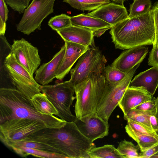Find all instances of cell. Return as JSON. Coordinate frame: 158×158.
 Listing matches in <instances>:
<instances>
[{"label": "cell", "mask_w": 158, "mask_h": 158, "mask_svg": "<svg viewBox=\"0 0 158 158\" xmlns=\"http://www.w3.org/2000/svg\"><path fill=\"white\" fill-rule=\"evenodd\" d=\"M30 140L44 143L60 150L67 158H89L87 152L96 147L79 131L74 121L59 128L45 127L31 135Z\"/></svg>", "instance_id": "1"}, {"label": "cell", "mask_w": 158, "mask_h": 158, "mask_svg": "<svg viewBox=\"0 0 158 158\" xmlns=\"http://www.w3.org/2000/svg\"><path fill=\"white\" fill-rule=\"evenodd\" d=\"M110 33L116 49L126 50L153 45L155 29L152 9L146 14L128 18L112 26Z\"/></svg>", "instance_id": "2"}, {"label": "cell", "mask_w": 158, "mask_h": 158, "mask_svg": "<svg viewBox=\"0 0 158 158\" xmlns=\"http://www.w3.org/2000/svg\"><path fill=\"white\" fill-rule=\"evenodd\" d=\"M13 118L39 120L46 127L59 128L66 121L54 115L42 114L33 105L31 99L15 88H0V124Z\"/></svg>", "instance_id": "3"}, {"label": "cell", "mask_w": 158, "mask_h": 158, "mask_svg": "<svg viewBox=\"0 0 158 158\" xmlns=\"http://www.w3.org/2000/svg\"><path fill=\"white\" fill-rule=\"evenodd\" d=\"M107 60L103 54L98 64L84 81L74 87L76 99L75 112L77 118L96 113L108 84L105 77Z\"/></svg>", "instance_id": "4"}, {"label": "cell", "mask_w": 158, "mask_h": 158, "mask_svg": "<svg viewBox=\"0 0 158 158\" xmlns=\"http://www.w3.org/2000/svg\"><path fill=\"white\" fill-rule=\"evenodd\" d=\"M41 92L45 94L58 112V116L66 121H74L77 117L70 110L75 92L73 86L69 81L54 85H41Z\"/></svg>", "instance_id": "5"}, {"label": "cell", "mask_w": 158, "mask_h": 158, "mask_svg": "<svg viewBox=\"0 0 158 158\" xmlns=\"http://www.w3.org/2000/svg\"><path fill=\"white\" fill-rule=\"evenodd\" d=\"M46 127L41 122L25 118H13L0 124V139L6 146L23 139Z\"/></svg>", "instance_id": "6"}, {"label": "cell", "mask_w": 158, "mask_h": 158, "mask_svg": "<svg viewBox=\"0 0 158 158\" xmlns=\"http://www.w3.org/2000/svg\"><path fill=\"white\" fill-rule=\"evenodd\" d=\"M4 66L16 89L30 99L41 92V85L17 61L11 52L6 56Z\"/></svg>", "instance_id": "7"}, {"label": "cell", "mask_w": 158, "mask_h": 158, "mask_svg": "<svg viewBox=\"0 0 158 158\" xmlns=\"http://www.w3.org/2000/svg\"><path fill=\"white\" fill-rule=\"evenodd\" d=\"M56 0H32L16 25L17 30L29 35L37 29L41 30L43 20L54 12Z\"/></svg>", "instance_id": "8"}, {"label": "cell", "mask_w": 158, "mask_h": 158, "mask_svg": "<svg viewBox=\"0 0 158 158\" xmlns=\"http://www.w3.org/2000/svg\"><path fill=\"white\" fill-rule=\"evenodd\" d=\"M140 64L134 67L120 82L108 84L107 90L99 101L96 112L98 115L105 121L108 122L112 112L118 105Z\"/></svg>", "instance_id": "9"}, {"label": "cell", "mask_w": 158, "mask_h": 158, "mask_svg": "<svg viewBox=\"0 0 158 158\" xmlns=\"http://www.w3.org/2000/svg\"><path fill=\"white\" fill-rule=\"evenodd\" d=\"M11 46L17 61L33 76L41 63L38 48L23 38L14 40Z\"/></svg>", "instance_id": "10"}, {"label": "cell", "mask_w": 158, "mask_h": 158, "mask_svg": "<svg viewBox=\"0 0 158 158\" xmlns=\"http://www.w3.org/2000/svg\"><path fill=\"white\" fill-rule=\"evenodd\" d=\"M98 47L89 48L79 58L75 66L71 69L69 80L73 87L85 80L98 63L102 55Z\"/></svg>", "instance_id": "11"}, {"label": "cell", "mask_w": 158, "mask_h": 158, "mask_svg": "<svg viewBox=\"0 0 158 158\" xmlns=\"http://www.w3.org/2000/svg\"><path fill=\"white\" fill-rule=\"evenodd\" d=\"M74 122L80 132L93 142L108 134V122L104 121L96 112L77 118Z\"/></svg>", "instance_id": "12"}, {"label": "cell", "mask_w": 158, "mask_h": 158, "mask_svg": "<svg viewBox=\"0 0 158 158\" xmlns=\"http://www.w3.org/2000/svg\"><path fill=\"white\" fill-rule=\"evenodd\" d=\"M148 52V47L145 46L127 49L114 60L111 66L123 72L128 73L141 63Z\"/></svg>", "instance_id": "13"}, {"label": "cell", "mask_w": 158, "mask_h": 158, "mask_svg": "<svg viewBox=\"0 0 158 158\" xmlns=\"http://www.w3.org/2000/svg\"><path fill=\"white\" fill-rule=\"evenodd\" d=\"M86 15L99 19L112 26L128 18L127 9L124 5L114 2L103 5Z\"/></svg>", "instance_id": "14"}, {"label": "cell", "mask_w": 158, "mask_h": 158, "mask_svg": "<svg viewBox=\"0 0 158 158\" xmlns=\"http://www.w3.org/2000/svg\"><path fill=\"white\" fill-rule=\"evenodd\" d=\"M64 42L65 53L56 74V78L60 80L64 78L76 61L89 48L73 42Z\"/></svg>", "instance_id": "15"}, {"label": "cell", "mask_w": 158, "mask_h": 158, "mask_svg": "<svg viewBox=\"0 0 158 158\" xmlns=\"http://www.w3.org/2000/svg\"><path fill=\"white\" fill-rule=\"evenodd\" d=\"M56 31L64 41L76 43L89 48L95 47L94 33L87 28L71 25Z\"/></svg>", "instance_id": "16"}, {"label": "cell", "mask_w": 158, "mask_h": 158, "mask_svg": "<svg viewBox=\"0 0 158 158\" xmlns=\"http://www.w3.org/2000/svg\"><path fill=\"white\" fill-rule=\"evenodd\" d=\"M66 47L65 44L48 62L44 63L35 72V79L42 85L48 84L56 78V73L64 57Z\"/></svg>", "instance_id": "17"}, {"label": "cell", "mask_w": 158, "mask_h": 158, "mask_svg": "<svg viewBox=\"0 0 158 158\" xmlns=\"http://www.w3.org/2000/svg\"><path fill=\"white\" fill-rule=\"evenodd\" d=\"M153 97V95L143 89L129 86L126 89L118 106L124 115L130 110Z\"/></svg>", "instance_id": "18"}, {"label": "cell", "mask_w": 158, "mask_h": 158, "mask_svg": "<svg viewBox=\"0 0 158 158\" xmlns=\"http://www.w3.org/2000/svg\"><path fill=\"white\" fill-rule=\"evenodd\" d=\"M71 24L89 29L93 31L94 36L100 37L112 26L96 18L81 14L70 17Z\"/></svg>", "instance_id": "19"}, {"label": "cell", "mask_w": 158, "mask_h": 158, "mask_svg": "<svg viewBox=\"0 0 158 158\" xmlns=\"http://www.w3.org/2000/svg\"><path fill=\"white\" fill-rule=\"evenodd\" d=\"M129 86L143 89L152 95L158 87V68L152 67L136 76Z\"/></svg>", "instance_id": "20"}, {"label": "cell", "mask_w": 158, "mask_h": 158, "mask_svg": "<svg viewBox=\"0 0 158 158\" xmlns=\"http://www.w3.org/2000/svg\"><path fill=\"white\" fill-rule=\"evenodd\" d=\"M125 128L128 135L137 143L140 152H143L158 143V138L141 133L127 124Z\"/></svg>", "instance_id": "21"}, {"label": "cell", "mask_w": 158, "mask_h": 158, "mask_svg": "<svg viewBox=\"0 0 158 158\" xmlns=\"http://www.w3.org/2000/svg\"><path fill=\"white\" fill-rule=\"evenodd\" d=\"M31 100L37 111L42 114L57 116L58 112L45 94L40 93L34 96Z\"/></svg>", "instance_id": "22"}, {"label": "cell", "mask_w": 158, "mask_h": 158, "mask_svg": "<svg viewBox=\"0 0 158 158\" xmlns=\"http://www.w3.org/2000/svg\"><path fill=\"white\" fill-rule=\"evenodd\" d=\"M156 112V108L153 110L148 111L133 108L130 110L126 114L124 115V118L126 120L127 118H130L142 124L149 130L155 131L151 125L150 118L152 115H155Z\"/></svg>", "instance_id": "23"}, {"label": "cell", "mask_w": 158, "mask_h": 158, "mask_svg": "<svg viewBox=\"0 0 158 158\" xmlns=\"http://www.w3.org/2000/svg\"><path fill=\"white\" fill-rule=\"evenodd\" d=\"M10 148L15 153L23 157H25L29 155H31L35 157L42 158H67L63 154L44 151L23 146H12Z\"/></svg>", "instance_id": "24"}, {"label": "cell", "mask_w": 158, "mask_h": 158, "mask_svg": "<svg viewBox=\"0 0 158 158\" xmlns=\"http://www.w3.org/2000/svg\"><path fill=\"white\" fill-rule=\"evenodd\" d=\"M87 153L89 158H123L117 148L111 144L94 147L89 150Z\"/></svg>", "instance_id": "25"}, {"label": "cell", "mask_w": 158, "mask_h": 158, "mask_svg": "<svg viewBox=\"0 0 158 158\" xmlns=\"http://www.w3.org/2000/svg\"><path fill=\"white\" fill-rule=\"evenodd\" d=\"M12 146H23L64 155L62 152L58 149L47 144L25 139H23L12 143L10 145L9 148H10Z\"/></svg>", "instance_id": "26"}, {"label": "cell", "mask_w": 158, "mask_h": 158, "mask_svg": "<svg viewBox=\"0 0 158 158\" xmlns=\"http://www.w3.org/2000/svg\"><path fill=\"white\" fill-rule=\"evenodd\" d=\"M151 6L150 0H133L130 5L128 18H132L149 12Z\"/></svg>", "instance_id": "27"}, {"label": "cell", "mask_w": 158, "mask_h": 158, "mask_svg": "<svg viewBox=\"0 0 158 158\" xmlns=\"http://www.w3.org/2000/svg\"><path fill=\"white\" fill-rule=\"evenodd\" d=\"M117 149L123 158H139V147L132 142L124 139L119 143Z\"/></svg>", "instance_id": "28"}, {"label": "cell", "mask_w": 158, "mask_h": 158, "mask_svg": "<svg viewBox=\"0 0 158 158\" xmlns=\"http://www.w3.org/2000/svg\"><path fill=\"white\" fill-rule=\"evenodd\" d=\"M70 17L65 14L56 15L49 19L48 25L56 31L62 29L72 25Z\"/></svg>", "instance_id": "29"}, {"label": "cell", "mask_w": 158, "mask_h": 158, "mask_svg": "<svg viewBox=\"0 0 158 158\" xmlns=\"http://www.w3.org/2000/svg\"><path fill=\"white\" fill-rule=\"evenodd\" d=\"M105 77L108 85L113 84L122 80L128 73H126L113 67L108 65L105 68Z\"/></svg>", "instance_id": "30"}, {"label": "cell", "mask_w": 158, "mask_h": 158, "mask_svg": "<svg viewBox=\"0 0 158 158\" xmlns=\"http://www.w3.org/2000/svg\"><path fill=\"white\" fill-rule=\"evenodd\" d=\"M73 8L81 11H93L102 5L92 3L88 0H63Z\"/></svg>", "instance_id": "31"}, {"label": "cell", "mask_w": 158, "mask_h": 158, "mask_svg": "<svg viewBox=\"0 0 158 158\" xmlns=\"http://www.w3.org/2000/svg\"><path fill=\"white\" fill-rule=\"evenodd\" d=\"M127 124L139 132L151 136L158 138V135L155 131H152L142 124L130 118H127Z\"/></svg>", "instance_id": "32"}, {"label": "cell", "mask_w": 158, "mask_h": 158, "mask_svg": "<svg viewBox=\"0 0 158 158\" xmlns=\"http://www.w3.org/2000/svg\"><path fill=\"white\" fill-rule=\"evenodd\" d=\"M4 1L14 11L19 14L23 13L29 5L31 0H4Z\"/></svg>", "instance_id": "33"}, {"label": "cell", "mask_w": 158, "mask_h": 158, "mask_svg": "<svg viewBox=\"0 0 158 158\" xmlns=\"http://www.w3.org/2000/svg\"><path fill=\"white\" fill-rule=\"evenodd\" d=\"M148 64L149 65L158 68V46L153 44L149 52Z\"/></svg>", "instance_id": "34"}, {"label": "cell", "mask_w": 158, "mask_h": 158, "mask_svg": "<svg viewBox=\"0 0 158 158\" xmlns=\"http://www.w3.org/2000/svg\"><path fill=\"white\" fill-rule=\"evenodd\" d=\"M156 98L153 96L152 99L144 102L134 108L145 111L151 110L156 108Z\"/></svg>", "instance_id": "35"}, {"label": "cell", "mask_w": 158, "mask_h": 158, "mask_svg": "<svg viewBox=\"0 0 158 158\" xmlns=\"http://www.w3.org/2000/svg\"><path fill=\"white\" fill-rule=\"evenodd\" d=\"M153 17L155 29V35L153 44L158 46V3H156L151 9Z\"/></svg>", "instance_id": "36"}, {"label": "cell", "mask_w": 158, "mask_h": 158, "mask_svg": "<svg viewBox=\"0 0 158 158\" xmlns=\"http://www.w3.org/2000/svg\"><path fill=\"white\" fill-rule=\"evenodd\" d=\"M158 152V143L139 153V158H149Z\"/></svg>", "instance_id": "37"}, {"label": "cell", "mask_w": 158, "mask_h": 158, "mask_svg": "<svg viewBox=\"0 0 158 158\" xmlns=\"http://www.w3.org/2000/svg\"><path fill=\"white\" fill-rule=\"evenodd\" d=\"M9 10L4 0H0V19L6 22L8 19Z\"/></svg>", "instance_id": "38"}, {"label": "cell", "mask_w": 158, "mask_h": 158, "mask_svg": "<svg viewBox=\"0 0 158 158\" xmlns=\"http://www.w3.org/2000/svg\"><path fill=\"white\" fill-rule=\"evenodd\" d=\"M150 121L153 130L156 132L158 129V118L155 115H152L150 117Z\"/></svg>", "instance_id": "39"}, {"label": "cell", "mask_w": 158, "mask_h": 158, "mask_svg": "<svg viewBox=\"0 0 158 158\" xmlns=\"http://www.w3.org/2000/svg\"><path fill=\"white\" fill-rule=\"evenodd\" d=\"M6 29V22H3L0 19V35H5Z\"/></svg>", "instance_id": "40"}, {"label": "cell", "mask_w": 158, "mask_h": 158, "mask_svg": "<svg viewBox=\"0 0 158 158\" xmlns=\"http://www.w3.org/2000/svg\"><path fill=\"white\" fill-rule=\"evenodd\" d=\"M92 3L100 4L102 5L106 4L110 2V0H88Z\"/></svg>", "instance_id": "41"}, {"label": "cell", "mask_w": 158, "mask_h": 158, "mask_svg": "<svg viewBox=\"0 0 158 158\" xmlns=\"http://www.w3.org/2000/svg\"><path fill=\"white\" fill-rule=\"evenodd\" d=\"M113 2L116 3L123 5L124 2L127 0H110Z\"/></svg>", "instance_id": "42"}, {"label": "cell", "mask_w": 158, "mask_h": 158, "mask_svg": "<svg viewBox=\"0 0 158 158\" xmlns=\"http://www.w3.org/2000/svg\"><path fill=\"white\" fill-rule=\"evenodd\" d=\"M157 102L156 106V112L155 114L156 117L158 118V96L156 98Z\"/></svg>", "instance_id": "43"}, {"label": "cell", "mask_w": 158, "mask_h": 158, "mask_svg": "<svg viewBox=\"0 0 158 158\" xmlns=\"http://www.w3.org/2000/svg\"><path fill=\"white\" fill-rule=\"evenodd\" d=\"M150 158H158V152L152 156Z\"/></svg>", "instance_id": "44"}, {"label": "cell", "mask_w": 158, "mask_h": 158, "mask_svg": "<svg viewBox=\"0 0 158 158\" xmlns=\"http://www.w3.org/2000/svg\"><path fill=\"white\" fill-rule=\"evenodd\" d=\"M156 132L157 133V134L158 135V129L156 131Z\"/></svg>", "instance_id": "45"}, {"label": "cell", "mask_w": 158, "mask_h": 158, "mask_svg": "<svg viewBox=\"0 0 158 158\" xmlns=\"http://www.w3.org/2000/svg\"><path fill=\"white\" fill-rule=\"evenodd\" d=\"M157 3H158V2H157Z\"/></svg>", "instance_id": "46"}]
</instances>
